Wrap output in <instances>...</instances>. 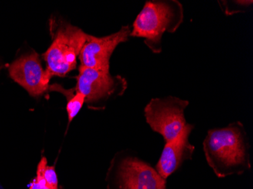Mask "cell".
<instances>
[{
    "label": "cell",
    "instance_id": "12",
    "mask_svg": "<svg viewBox=\"0 0 253 189\" xmlns=\"http://www.w3.org/2000/svg\"><path fill=\"white\" fill-rule=\"evenodd\" d=\"M46 166H47V160L45 157H42L38 166L37 176L30 184L29 189H52L46 185L42 176L44 169Z\"/></svg>",
    "mask_w": 253,
    "mask_h": 189
},
{
    "label": "cell",
    "instance_id": "15",
    "mask_svg": "<svg viewBox=\"0 0 253 189\" xmlns=\"http://www.w3.org/2000/svg\"><path fill=\"white\" fill-rule=\"evenodd\" d=\"M2 66H0V71H1V70H2Z\"/></svg>",
    "mask_w": 253,
    "mask_h": 189
},
{
    "label": "cell",
    "instance_id": "14",
    "mask_svg": "<svg viewBox=\"0 0 253 189\" xmlns=\"http://www.w3.org/2000/svg\"><path fill=\"white\" fill-rule=\"evenodd\" d=\"M0 189H4L3 188H2V186H1V184H0Z\"/></svg>",
    "mask_w": 253,
    "mask_h": 189
},
{
    "label": "cell",
    "instance_id": "8",
    "mask_svg": "<svg viewBox=\"0 0 253 189\" xmlns=\"http://www.w3.org/2000/svg\"><path fill=\"white\" fill-rule=\"evenodd\" d=\"M121 189H166V181L157 170L146 162L128 157L123 159L118 169Z\"/></svg>",
    "mask_w": 253,
    "mask_h": 189
},
{
    "label": "cell",
    "instance_id": "3",
    "mask_svg": "<svg viewBox=\"0 0 253 189\" xmlns=\"http://www.w3.org/2000/svg\"><path fill=\"white\" fill-rule=\"evenodd\" d=\"M87 36L82 29L72 25L59 28L52 43L42 55L46 62L45 75L49 80L54 76H65L76 68L77 59Z\"/></svg>",
    "mask_w": 253,
    "mask_h": 189
},
{
    "label": "cell",
    "instance_id": "5",
    "mask_svg": "<svg viewBox=\"0 0 253 189\" xmlns=\"http://www.w3.org/2000/svg\"><path fill=\"white\" fill-rule=\"evenodd\" d=\"M126 82L121 76H113L110 72L80 66L75 89L83 94L89 105L106 101L111 96L123 92Z\"/></svg>",
    "mask_w": 253,
    "mask_h": 189
},
{
    "label": "cell",
    "instance_id": "1",
    "mask_svg": "<svg viewBox=\"0 0 253 189\" xmlns=\"http://www.w3.org/2000/svg\"><path fill=\"white\" fill-rule=\"evenodd\" d=\"M203 150L209 165L219 178L243 174L251 167L248 136L240 122L209 130Z\"/></svg>",
    "mask_w": 253,
    "mask_h": 189
},
{
    "label": "cell",
    "instance_id": "9",
    "mask_svg": "<svg viewBox=\"0 0 253 189\" xmlns=\"http://www.w3.org/2000/svg\"><path fill=\"white\" fill-rule=\"evenodd\" d=\"M193 128V125L187 123L175 139L166 143L156 167L158 173L165 180L174 173L183 162L191 160L195 147L190 144L189 138Z\"/></svg>",
    "mask_w": 253,
    "mask_h": 189
},
{
    "label": "cell",
    "instance_id": "7",
    "mask_svg": "<svg viewBox=\"0 0 253 189\" xmlns=\"http://www.w3.org/2000/svg\"><path fill=\"white\" fill-rule=\"evenodd\" d=\"M8 72L10 77L33 97L42 96L49 90L50 80L42 69L37 52H29L17 58L10 65Z\"/></svg>",
    "mask_w": 253,
    "mask_h": 189
},
{
    "label": "cell",
    "instance_id": "10",
    "mask_svg": "<svg viewBox=\"0 0 253 189\" xmlns=\"http://www.w3.org/2000/svg\"><path fill=\"white\" fill-rule=\"evenodd\" d=\"M49 90L60 92L66 96L67 113H68V123H70L74 118L78 114L80 111L82 110L84 104L85 103V97L83 94L76 91V89H65L60 85L53 84L49 86Z\"/></svg>",
    "mask_w": 253,
    "mask_h": 189
},
{
    "label": "cell",
    "instance_id": "11",
    "mask_svg": "<svg viewBox=\"0 0 253 189\" xmlns=\"http://www.w3.org/2000/svg\"><path fill=\"white\" fill-rule=\"evenodd\" d=\"M219 5L226 15H234L237 13H244L251 9L253 1H219Z\"/></svg>",
    "mask_w": 253,
    "mask_h": 189
},
{
    "label": "cell",
    "instance_id": "6",
    "mask_svg": "<svg viewBox=\"0 0 253 189\" xmlns=\"http://www.w3.org/2000/svg\"><path fill=\"white\" fill-rule=\"evenodd\" d=\"M130 32L129 26H124L118 32L104 38L88 35L78 57L81 66L110 72V58L112 53L119 44L128 40Z\"/></svg>",
    "mask_w": 253,
    "mask_h": 189
},
{
    "label": "cell",
    "instance_id": "4",
    "mask_svg": "<svg viewBox=\"0 0 253 189\" xmlns=\"http://www.w3.org/2000/svg\"><path fill=\"white\" fill-rule=\"evenodd\" d=\"M188 105V101L174 96L152 99L145 108L146 122L153 131L163 136L166 143H169L175 139L187 124L184 111Z\"/></svg>",
    "mask_w": 253,
    "mask_h": 189
},
{
    "label": "cell",
    "instance_id": "13",
    "mask_svg": "<svg viewBox=\"0 0 253 189\" xmlns=\"http://www.w3.org/2000/svg\"><path fill=\"white\" fill-rule=\"evenodd\" d=\"M45 183L52 189H59V182L57 177L56 172L54 166H46L42 173Z\"/></svg>",
    "mask_w": 253,
    "mask_h": 189
},
{
    "label": "cell",
    "instance_id": "2",
    "mask_svg": "<svg viewBox=\"0 0 253 189\" xmlns=\"http://www.w3.org/2000/svg\"><path fill=\"white\" fill-rule=\"evenodd\" d=\"M183 21V5L177 0L147 1L133 22L130 37L143 38L148 48L159 54L163 50V34L175 32Z\"/></svg>",
    "mask_w": 253,
    "mask_h": 189
}]
</instances>
